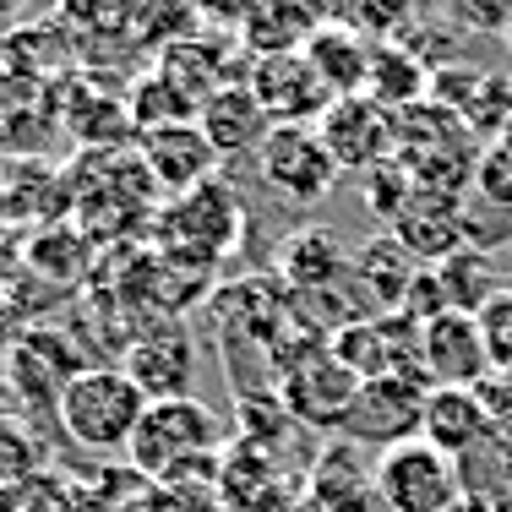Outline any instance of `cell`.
I'll list each match as a JSON object with an SVG mask.
<instances>
[{"label": "cell", "mask_w": 512, "mask_h": 512, "mask_svg": "<svg viewBox=\"0 0 512 512\" xmlns=\"http://www.w3.org/2000/svg\"><path fill=\"white\" fill-rule=\"evenodd\" d=\"M142 414H148L142 387L115 365H82L55 398V425L82 453H126Z\"/></svg>", "instance_id": "1"}, {"label": "cell", "mask_w": 512, "mask_h": 512, "mask_svg": "<svg viewBox=\"0 0 512 512\" xmlns=\"http://www.w3.org/2000/svg\"><path fill=\"white\" fill-rule=\"evenodd\" d=\"M153 224H158V246H164L169 262L213 267L218 256H229L240 240V202H235V191L213 175V180H202L197 191H186V197H169Z\"/></svg>", "instance_id": "2"}, {"label": "cell", "mask_w": 512, "mask_h": 512, "mask_svg": "<svg viewBox=\"0 0 512 512\" xmlns=\"http://www.w3.org/2000/svg\"><path fill=\"white\" fill-rule=\"evenodd\" d=\"M218 447V414L202 404V398H158L142 414L137 436H131V463L153 480H169V474H186V463H202Z\"/></svg>", "instance_id": "3"}, {"label": "cell", "mask_w": 512, "mask_h": 512, "mask_svg": "<svg viewBox=\"0 0 512 512\" xmlns=\"http://www.w3.org/2000/svg\"><path fill=\"white\" fill-rule=\"evenodd\" d=\"M371 485H376L387 512H453L463 502L458 458H447L425 436H409V442L376 453Z\"/></svg>", "instance_id": "4"}, {"label": "cell", "mask_w": 512, "mask_h": 512, "mask_svg": "<svg viewBox=\"0 0 512 512\" xmlns=\"http://www.w3.org/2000/svg\"><path fill=\"white\" fill-rule=\"evenodd\" d=\"M256 175H262V186L273 191L278 202L316 207V202L333 197L344 169H338L333 153L322 148L316 126H273L267 142L256 148Z\"/></svg>", "instance_id": "5"}, {"label": "cell", "mask_w": 512, "mask_h": 512, "mask_svg": "<svg viewBox=\"0 0 512 512\" xmlns=\"http://www.w3.org/2000/svg\"><path fill=\"white\" fill-rule=\"evenodd\" d=\"M316 137L344 175H371L398 158V115L376 104L371 93H349V99H333L322 109Z\"/></svg>", "instance_id": "6"}, {"label": "cell", "mask_w": 512, "mask_h": 512, "mask_svg": "<svg viewBox=\"0 0 512 512\" xmlns=\"http://www.w3.org/2000/svg\"><path fill=\"white\" fill-rule=\"evenodd\" d=\"M278 387H284L278 404L295 414V420L316 425V431H338L349 404H355V393H360V376L349 371L322 338H306V349L284 360V382Z\"/></svg>", "instance_id": "7"}, {"label": "cell", "mask_w": 512, "mask_h": 512, "mask_svg": "<svg viewBox=\"0 0 512 512\" xmlns=\"http://www.w3.org/2000/svg\"><path fill=\"white\" fill-rule=\"evenodd\" d=\"M333 349L360 382H376V376H414L425 382L420 365V322H409L404 311H371L360 322H349L344 333H333Z\"/></svg>", "instance_id": "8"}, {"label": "cell", "mask_w": 512, "mask_h": 512, "mask_svg": "<svg viewBox=\"0 0 512 512\" xmlns=\"http://www.w3.org/2000/svg\"><path fill=\"white\" fill-rule=\"evenodd\" d=\"M425 398H431V382H414V376H376V382H360V393H355V404H349L338 431H344L349 442H371L387 453V447L420 436Z\"/></svg>", "instance_id": "9"}, {"label": "cell", "mask_w": 512, "mask_h": 512, "mask_svg": "<svg viewBox=\"0 0 512 512\" xmlns=\"http://www.w3.org/2000/svg\"><path fill=\"white\" fill-rule=\"evenodd\" d=\"M246 88L256 93V104L267 109L273 126H316L322 109L333 104V93L322 88V77L311 71L306 55H262L246 66Z\"/></svg>", "instance_id": "10"}, {"label": "cell", "mask_w": 512, "mask_h": 512, "mask_svg": "<svg viewBox=\"0 0 512 512\" xmlns=\"http://www.w3.org/2000/svg\"><path fill=\"white\" fill-rule=\"evenodd\" d=\"M60 137V99L50 82L0 71V158L39 164Z\"/></svg>", "instance_id": "11"}, {"label": "cell", "mask_w": 512, "mask_h": 512, "mask_svg": "<svg viewBox=\"0 0 512 512\" xmlns=\"http://www.w3.org/2000/svg\"><path fill=\"white\" fill-rule=\"evenodd\" d=\"M137 158H142V169L153 175V186L164 191V197H186V191H197L202 180L218 175V153H213V142L202 137L197 120L142 131Z\"/></svg>", "instance_id": "12"}, {"label": "cell", "mask_w": 512, "mask_h": 512, "mask_svg": "<svg viewBox=\"0 0 512 512\" xmlns=\"http://www.w3.org/2000/svg\"><path fill=\"white\" fill-rule=\"evenodd\" d=\"M420 365L431 387H480V376L491 371V349H485L480 316L447 311L436 322L420 327Z\"/></svg>", "instance_id": "13"}, {"label": "cell", "mask_w": 512, "mask_h": 512, "mask_svg": "<svg viewBox=\"0 0 512 512\" xmlns=\"http://www.w3.org/2000/svg\"><path fill=\"white\" fill-rule=\"evenodd\" d=\"M120 371L142 387V398L158 404V398H186L191 393V371H197V355H191V338L186 327L164 322L158 333H142L131 344V355Z\"/></svg>", "instance_id": "14"}, {"label": "cell", "mask_w": 512, "mask_h": 512, "mask_svg": "<svg viewBox=\"0 0 512 512\" xmlns=\"http://www.w3.org/2000/svg\"><path fill=\"white\" fill-rule=\"evenodd\" d=\"M496 431V414L485 404L480 387H431L425 398V420H420V436L431 447H442L447 458H463Z\"/></svg>", "instance_id": "15"}, {"label": "cell", "mask_w": 512, "mask_h": 512, "mask_svg": "<svg viewBox=\"0 0 512 512\" xmlns=\"http://www.w3.org/2000/svg\"><path fill=\"white\" fill-rule=\"evenodd\" d=\"M197 126H202V137L213 142L218 164H224V158H246V153L262 148L273 120H267V109L256 104V93L246 82H229V88H218L213 99L197 109Z\"/></svg>", "instance_id": "16"}, {"label": "cell", "mask_w": 512, "mask_h": 512, "mask_svg": "<svg viewBox=\"0 0 512 512\" xmlns=\"http://www.w3.org/2000/svg\"><path fill=\"white\" fill-rule=\"evenodd\" d=\"M71 60H77V39H71L66 22H22V28L0 33V71L11 77H33V82H50L66 77Z\"/></svg>", "instance_id": "17"}, {"label": "cell", "mask_w": 512, "mask_h": 512, "mask_svg": "<svg viewBox=\"0 0 512 512\" xmlns=\"http://www.w3.org/2000/svg\"><path fill=\"white\" fill-rule=\"evenodd\" d=\"M311 71L322 77V88L333 93V99H349V93H365V77H371V39H360L355 28H344V22H322V28L306 39Z\"/></svg>", "instance_id": "18"}, {"label": "cell", "mask_w": 512, "mask_h": 512, "mask_svg": "<svg viewBox=\"0 0 512 512\" xmlns=\"http://www.w3.org/2000/svg\"><path fill=\"white\" fill-rule=\"evenodd\" d=\"M420 267L425 262H414V256L404 251V240L387 229V235L365 240V246L355 251L349 273L365 284V306H371V311H404V295H409V284H414Z\"/></svg>", "instance_id": "19"}, {"label": "cell", "mask_w": 512, "mask_h": 512, "mask_svg": "<svg viewBox=\"0 0 512 512\" xmlns=\"http://www.w3.org/2000/svg\"><path fill=\"white\" fill-rule=\"evenodd\" d=\"M278 273H284L289 295H306V289H333L344 284L349 262L327 229H295V235L278 246Z\"/></svg>", "instance_id": "20"}, {"label": "cell", "mask_w": 512, "mask_h": 512, "mask_svg": "<svg viewBox=\"0 0 512 512\" xmlns=\"http://www.w3.org/2000/svg\"><path fill=\"white\" fill-rule=\"evenodd\" d=\"M311 33H316V17L300 6V0H256L251 17L240 22V44L251 50V60L295 55V50H306Z\"/></svg>", "instance_id": "21"}, {"label": "cell", "mask_w": 512, "mask_h": 512, "mask_svg": "<svg viewBox=\"0 0 512 512\" xmlns=\"http://www.w3.org/2000/svg\"><path fill=\"white\" fill-rule=\"evenodd\" d=\"M436 278H442L447 289V306L463 311V316H480L491 306L496 295H502V273H496V256L485 246H458L447 262H436Z\"/></svg>", "instance_id": "22"}, {"label": "cell", "mask_w": 512, "mask_h": 512, "mask_svg": "<svg viewBox=\"0 0 512 512\" xmlns=\"http://www.w3.org/2000/svg\"><path fill=\"white\" fill-rule=\"evenodd\" d=\"M365 93H371L376 104H387L398 115V109L420 104L425 93H431V71L420 66V55L404 50L398 39L387 44H371V77H365Z\"/></svg>", "instance_id": "23"}, {"label": "cell", "mask_w": 512, "mask_h": 512, "mask_svg": "<svg viewBox=\"0 0 512 512\" xmlns=\"http://www.w3.org/2000/svg\"><path fill=\"white\" fill-rule=\"evenodd\" d=\"M88 235H82L77 224H44V235L28 246V262H33V273L39 278H55V284H71V278L88 267Z\"/></svg>", "instance_id": "24"}, {"label": "cell", "mask_w": 512, "mask_h": 512, "mask_svg": "<svg viewBox=\"0 0 512 512\" xmlns=\"http://www.w3.org/2000/svg\"><path fill=\"white\" fill-rule=\"evenodd\" d=\"M44 469H50V453H44L39 431L22 414H0V485H22Z\"/></svg>", "instance_id": "25"}, {"label": "cell", "mask_w": 512, "mask_h": 512, "mask_svg": "<svg viewBox=\"0 0 512 512\" xmlns=\"http://www.w3.org/2000/svg\"><path fill=\"white\" fill-rule=\"evenodd\" d=\"M409 202H414V175H409L404 164H398V158L365 175V207H371L382 224H398Z\"/></svg>", "instance_id": "26"}, {"label": "cell", "mask_w": 512, "mask_h": 512, "mask_svg": "<svg viewBox=\"0 0 512 512\" xmlns=\"http://www.w3.org/2000/svg\"><path fill=\"white\" fill-rule=\"evenodd\" d=\"M480 333H485V349H491V365H512V289H502L480 311Z\"/></svg>", "instance_id": "27"}, {"label": "cell", "mask_w": 512, "mask_h": 512, "mask_svg": "<svg viewBox=\"0 0 512 512\" xmlns=\"http://www.w3.org/2000/svg\"><path fill=\"white\" fill-rule=\"evenodd\" d=\"M453 17L469 22V28H485V33H507L512 6L507 0H453Z\"/></svg>", "instance_id": "28"}, {"label": "cell", "mask_w": 512, "mask_h": 512, "mask_svg": "<svg viewBox=\"0 0 512 512\" xmlns=\"http://www.w3.org/2000/svg\"><path fill=\"white\" fill-rule=\"evenodd\" d=\"M197 17H207V22H224V28H235L240 33V22L251 17V6L256 0H186Z\"/></svg>", "instance_id": "29"}, {"label": "cell", "mask_w": 512, "mask_h": 512, "mask_svg": "<svg viewBox=\"0 0 512 512\" xmlns=\"http://www.w3.org/2000/svg\"><path fill=\"white\" fill-rule=\"evenodd\" d=\"M300 6H306L311 17H316V28H322V22H344L349 0H300Z\"/></svg>", "instance_id": "30"}, {"label": "cell", "mask_w": 512, "mask_h": 512, "mask_svg": "<svg viewBox=\"0 0 512 512\" xmlns=\"http://www.w3.org/2000/svg\"><path fill=\"white\" fill-rule=\"evenodd\" d=\"M11 404H17V387H11V355L0 349V414H11Z\"/></svg>", "instance_id": "31"}, {"label": "cell", "mask_w": 512, "mask_h": 512, "mask_svg": "<svg viewBox=\"0 0 512 512\" xmlns=\"http://www.w3.org/2000/svg\"><path fill=\"white\" fill-rule=\"evenodd\" d=\"M453 512H491V507H485V502H474V496H463V502H458Z\"/></svg>", "instance_id": "32"}, {"label": "cell", "mask_w": 512, "mask_h": 512, "mask_svg": "<svg viewBox=\"0 0 512 512\" xmlns=\"http://www.w3.org/2000/svg\"><path fill=\"white\" fill-rule=\"evenodd\" d=\"M22 6V0H0V17H11V11H17Z\"/></svg>", "instance_id": "33"}, {"label": "cell", "mask_w": 512, "mask_h": 512, "mask_svg": "<svg viewBox=\"0 0 512 512\" xmlns=\"http://www.w3.org/2000/svg\"><path fill=\"white\" fill-rule=\"evenodd\" d=\"M502 39H507V60H512V22H507V33H502Z\"/></svg>", "instance_id": "34"}, {"label": "cell", "mask_w": 512, "mask_h": 512, "mask_svg": "<svg viewBox=\"0 0 512 512\" xmlns=\"http://www.w3.org/2000/svg\"><path fill=\"white\" fill-rule=\"evenodd\" d=\"M0 191H6V158H0Z\"/></svg>", "instance_id": "35"}]
</instances>
